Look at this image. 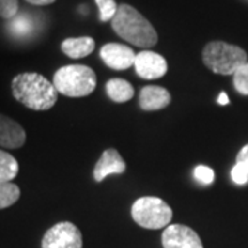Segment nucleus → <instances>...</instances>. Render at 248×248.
<instances>
[{
	"instance_id": "6ab92c4d",
	"label": "nucleus",
	"mask_w": 248,
	"mask_h": 248,
	"mask_svg": "<svg viewBox=\"0 0 248 248\" xmlns=\"http://www.w3.org/2000/svg\"><path fill=\"white\" fill-rule=\"evenodd\" d=\"M19 3L18 0H0V18L13 19L17 17Z\"/></svg>"
},
{
	"instance_id": "aec40b11",
	"label": "nucleus",
	"mask_w": 248,
	"mask_h": 248,
	"mask_svg": "<svg viewBox=\"0 0 248 248\" xmlns=\"http://www.w3.org/2000/svg\"><path fill=\"white\" fill-rule=\"evenodd\" d=\"M193 175L203 185H211V184H214V179H215L214 170L207 167V166H197L193 170Z\"/></svg>"
},
{
	"instance_id": "f8f14e48",
	"label": "nucleus",
	"mask_w": 248,
	"mask_h": 248,
	"mask_svg": "<svg viewBox=\"0 0 248 248\" xmlns=\"http://www.w3.org/2000/svg\"><path fill=\"white\" fill-rule=\"evenodd\" d=\"M171 102L169 90L160 86H146L140 94V107L145 112H153L167 108Z\"/></svg>"
},
{
	"instance_id": "39448f33",
	"label": "nucleus",
	"mask_w": 248,
	"mask_h": 248,
	"mask_svg": "<svg viewBox=\"0 0 248 248\" xmlns=\"http://www.w3.org/2000/svg\"><path fill=\"white\" fill-rule=\"evenodd\" d=\"M131 217L137 225L145 229L167 228L172 219V210L169 204L159 197L145 196L135 200L131 207Z\"/></svg>"
},
{
	"instance_id": "423d86ee",
	"label": "nucleus",
	"mask_w": 248,
	"mask_h": 248,
	"mask_svg": "<svg viewBox=\"0 0 248 248\" xmlns=\"http://www.w3.org/2000/svg\"><path fill=\"white\" fill-rule=\"evenodd\" d=\"M42 248H83L81 232L72 222H60L46 232Z\"/></svg>"
},
{
	"instance_id": "0eeeda50",
	"label": "nucleus",
	"mask_w": 248,
	"mask_h": 248,
	"mask_svg": "<svg viewBox=\"0 0 248 248\" xmlns=\"http://www.w3.org/2000/svg\"><path fill=\"white\" fill-rule=\"evenodd\" d=\"M164 248H203L200 236L186 225H169L161 234Z\"/></svg>"
},
{
	"instance_id": "2eb2a0df",
	"label": "nucleus",
	"mask_w": 248,
	"mask_h": 248,
	"mask_svg": "<svg viewBox=\"0 0 248 248\" xmlns=\"http://www.w3.org/2000/svg\"><path fill=\"white\" fill-rule=\"evenodd\" d=\"M19 164L14 156L0 149V182H13L18 175Z\"/></svg>"
},
{
	"instance_id": "4be33fe9",
	"label": "nucleus",
	"mask_w": 248,
	"mask_h": 248,
	"mask_svg": "<svg viewBox=\"0 0 248 248\" xmlns=\"http://www.w3.org/2000/svg\"><path fill=\"white\" fill-rule=\"evenodd\" d=\"M236 163L243 164L248 170V143L240 149V152L237 153V157H236Z\"/></svg>"
},
{
	"instance_id": "412c9836",
	"label": "nucleus",
	"mask_w": 248,
	"mask_h": 248,
	"mask_svg": "<svg viewBox=\"0 0 248 248\" xmlns=\"http://www.w3.org/2000/svg\"><path fill=\"white\" fill-rule=\"evenodd\" d=\"M232 181L236 184V185H246L248 184V170L243 166L236 163L234 167L232 169Z\"/></svg>"
},
{
	"instance_id": "f3484780",
	"label": "nucleus",
	"mask_w": 248,
	"mask_h": 248,
	"mask_svg": "<svg viewBox=\"0 0 248 248\" xmlns=\"http://www.w3.org/2000/svg\"><path fill=\"white\" fill-rule=\"evenodd\" d=\"M99 10V21L109 22L115 18L119 6L115 0H94Z\"/></svg>"
},
{
	"instance_id": "9b49d317",
	"label": "nucleus",
	"mask_w": 248,
	"mask_h": 248,
	"mask_svg": "<svg viewBox=\"0 0 248 248\" xmlns=\"http://www.w3.org/2000/svg\"><path fill=\"white\" fill-rule=\"evenodd\" d=\"M125 172V161L116 149H107L101 155L97 161L93 177L95 182H102L110 174H124Z\"/></svg>"
},
{
	"instance_id": "20e7f679",
	"label": "nucleus",
	"mask_w": 248,
	"mask_h": 248,
	"mask_svg": "<svg viewBox=\"0 0 248 248\" xmlns=\"http://www.w3.org/2000/svg\"><path fill=\"white\" fill-rule=\"evenodd\" d=\"M204 65L217 75L233 76L234 72L248 62L247 53L239 46L215 40L207 43L202 53Z\"/></svg>"
},
{
	"instance_id": "6e6552de",
	"label": "nucleus",
	"mask_w": 248,
	"mask_h": 248,
	"mask_svg": "<svg viewBox=\"0 0 248 248\" xmlns=\"http://www.w3.org/2000/svg\"><path fill=\"white\" fill-rule=\"evenodd\" d=\"M134 68L137 75L145 80H153L163 78L169 71V63L166 58L159 53L151 50H143L137 54Z\"/></svg>"
},
{
	"instance_id": "f257e3e1",
	"label": "nucleus",
	"mask_w": 248,
	"mask_h": 248,
	"mask_svg": "<svg viewBox=\"0 0 248 248\" xmlns=\"http://www.w3.org/2000/svg\"><path fill=\"white\" fill-rule=\"evenodd\" d=\"M13 95L19 104L36 112L48 110L58 101V91L53 81L36 72H24L11 81Z\"/></svg>"
},
{
	"instance_id": "4468645a",
	"label": "nucleus",
	"mask_w": 248,
	"mask_h": 248,
	"mask_svg": "<svg viewBox=\"0 0 248 248\" xmlns=\"http://www.w3.org/2000/svg\"><path fill=\"white\" fill-rule=\"evenodd\" d=\"M105 89H107L108 97L110 98L113 102H117V104L128 102L135 94L131 83H128L127 80L124 79H119V78L108 80Z\"/></svg>"
},
{
	"instance_id": "5701e85b",
	"label": "nucleus",
	"mask_w": 248,
	"mask_h": 248,
	"mask_svg": "<svg viewBox=\"0 0 248 248\" xmlns=\"http://www.w3.org/2000/svg\"><path fill=\"white\" fill-rule=\"evenodd\" d=\"M29 4H33V6H48V4H53L57 0H25Z\"/></svg>"
},
{
	"instance_id": "dca6fc26",
	"label": "nucleus",
	"mask_w": 248,
	"mask_h": 248,
	"mask_svg": "<svg viewBox=\"0 0 248 248\" xmlns=\"http://www.w3.org/2000/svg\"><path fill=\"white\" fill-rule=\"evenodd\" d=\"M21 190L14 182H0V210L9 208L18 202Z\"/></svg>"
},
{
	"instance_id": "a211bd4d",
	"label": "nucleus",
	"mask_w": 248,
	"mask_h": 248,
	"mask_svg": "<svg viewBox=\"0 0 248 248\" xmlns=\"http://www.w3.org/2000/svg\"><path fill=\"white\" fill-rule=\"evenodd\" d=\"M233 86L241 95H248V62L234 72Z\"/></svg>"
},
{
	"instance_id": "7ed1b4c3",
	"label": "nucleus",
	"mask_w": 248,
	"mask_h": 248,
	"mask_svg": "<svg viewBox=\"0 0 248 248\" xmlns=\"http://www.w3.org/2000/svg\"><path fill=\"white\" fill-rule=\"evenodd\" d=\"M53 84L65 97H87L97 87V75L87 65H65L54 73Z\"/></svg>"
},
{
	"instance_id": "1a4fd4ad",
	"label": "nucleus",
	"mask_w": 248,
	"mask_h": 248,
	"mask_svg": "<svg viewBox=\"0 0 248 248\" xmlns=\"http://www.w3.org/2000/svg\"><path fill=\"white\" fill-rule=\"evenodd\" d=\"M99 57L108 68L115 71H127L134 65L137 54L128 46L120 43H107L101 47Z\"/></svg>"
},
{
	"instance_id": "ddd939ff",
	"label": "nucleus",
	"mask_w": 248,
	"mask_h": 248,
	"mask_svg": "<svg viewBox=\"0 0 248 248\" xmlns=\"http://www.w3.org/2000/svg\"><path fill=\"white\" fill-rule=\"evenodd\" d=\"M95 40L90 36H80V37H68L61 43L62 53L72 60L84 58L94 51Z\"/></svg>"
},
{
	"instance_id": "f03ea898",
	"label": "nucleus",
	"mask_w": 248,
	"mask_h": 248,
	"mask_svg": "<svg viewBox=\"0 0 248 248\" xmlns=\"http://www.w3.org/2000/svg\"><path fill=\"white\" fill-rule=\"evenodd\" d=\"M112 29L123 40L142 48H151L159 42L153 25L138 10L127 3L119 6L115 18L112 19Z\"/></svg>"
},
{
	"instance_id": "b1692460",
	"label": "nucleus",
	"mask_w": 248,
	"mask_h": 248,
	"mask_svg": "<svg viewBox=\"0 0 248 248\" xmlns=\"http://www.w3.org/2000/svg\"><path fill=\"white\" fill-rule=\"evenodd\" d=\"M218 104H219V105H228V104H229V97H228L226 93H221V94H219V97H218Z\"/></svg>"
},
{
	"instance_id": "9d476101",
	"label": "nucleus",
	"mask_w": 248,
	"mask_h": 248,
	"mask_svg": "<svg viewBox=\"0 0 248 248\" xmlns=\"http://www.w3.org/2000/svg\"><path fill=\"white\" fill-rule=\"evenodd\" d=\"M27 142V133L24 127L9 116L0 113V148L19 149Z\"/></svg>"
}]
</instances>
